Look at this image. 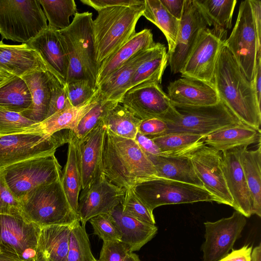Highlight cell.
Instances as JSON below:
<instances>
[{
	"mask_svg": "<svg viewBox=\"0 0 261 261\" xmlns=\"http://www.w3.org/2000/svg\"><path fill=\"white\" fill-rule=\"evenodd\" d=\"M213 83L220 100L235 116L242 123L260 131V105L253 83L224 43L216 63Z\"/></svg>",
	"mask_w": 261,
	"mask_h": 261,
	"instance_id": "cell-1",
	"label": "cell"
},
{
	"mask_svg": "<svg viewBox=\"0 0 261 261\" xmlns=\"http://www.w3.org/2000/svg\"><path fill=\"white\" fill-rule=\"evenodd\" d=\"M102 173L111 182L125 189L158 177L153 165L134 140L116 136L107 128Z\"/></svg>",
	"mask_w": 261,
	"mask_h": 261,
	"instance_id": "cell-2",
	"label": "cell"
},
{
	"mask_svg": "<svg viewBox=\"0 0 261 261\" xmlns=\"http://www.w3.org/2000/svg\"><path fill=\"white\" fill-rule=\"evenodd\" d=\"M144 9L145 0L139 5L109 7L98 12L93 20V31L99 68L135 34Z\"/></svg>",
	"mask_w": 261,
	"mask_h": 261,
	"instance_id": "cell-3",
	"label": "cell"
},
{
	"mask_svg": "<svg viewBox=\"0 0 261 261\" xmlns=\"http://www.w3.org/2000/svg\"><path fill=\"white\" fill-rule=\"evenodd\" d=\"M58 32L69 58L67 84L83 80L97 88L99 68L94 46L92 13H76L70 25Z\"/></svg>",
	"mask_w": 261,
	"mask_h": 261,
	"instance_id": "cell-4",
	"label": "cell"
},
{
	"mask_svg": "<svg viewBox=\"0 0 261 261\" xmlns=\"http://www.w3.org/2000/svg\"><path fill=\"white\" fill-rule=\"evenodd\" d=\"M61 179L33 188L19 200L25 219L41 228L79 220L69 203Z\"/></svg>",
	"mask_w": 261,
	"mask_h": 261,
	"instance_id": "cell-5",
	"label": "cell"
},
{
	"mask_svg": "<svg viewBox=\"0 0 261 261\" xmlns=\"http://www.w3.org/2000/svg\"><path fill=\"white\" fill-rule=\"evenodd\" d=\"M172 105L173 108L162 119L167 125L164 135L181 133L204 137L223 128L242 123L221 100L205 106Z\"/></svg>",
	"mask_w": 261,
	"mask_h": 261,
	"instance_id": "cell-6",
	"label": "cell"
},
{
	"mask_svg": "<svg viewBox=\"0 0 261 261\" xmlns=\"http://www.w3.org/2000/svg\"><path fill=\"white\" fill-rule=\"evenodd\" d=\"M47 28L39 0H0L2 39L28 43Z\"/></svg>",
	"mask_w": 261,
	"mask_h": 261,
	"instance_id": "cell-7",
	"label": "cell"
},
{
	"mask_svg": "<svg viewBox=\"0 0 261 261\" xmlns=\"http://www.w3.org/2000/svg\"><path fill=\"white\" fill-rule=\"evenodd\" d=\"M70 132L65 129L52 135L37 132L0 135V170L31 158L55 153L58 147L68 143Z\"/></svg>",
	"mask_w": 261,
	"mask_h": 261,
	"instance_id": "cell-8",
	"label": "cell"
},
{
	"mask_svg": "<svg viewBox=\"0 0 261 261\" xmlns=\"http://www.w3.org/2000/svg\"><path fill=\"white\" fill-rule=\"evenodd\" d=\"M0 172L7 187L19 201L33 188L61 179L62 173L55 153L10 165Z\"/></svg>",
	"mask_w": 261,
	"mask_h": 261,
	"instance_id": "cell-9",
	"label": "cell"
},
{
	"mask_svg": "<svg viewBox=\"0 0 261 261\" xmlns=\"http://www.w3.org/2000/svg\"><path fill=\"white\" fill-rule=\"evenodd\" d=\"M133 190L141 201L151 212L164 205L215 201L203 188L162 177L135 185Z\"/></svg>",
	"mask_w": 261,
	"mask_h": 261,
	"instance_id": "cell-10",
	"label": "cell"
},
{
	"mask_svg": "<svg viewBox=\"0 0 261 261\" xmlns=\"http://www.w3.org/2000/svg\"><path fill=\"white\" fill-rule=\"evenodd\" d=\"M41 229L22 215L0 214L1 252L20 261H36Z\"/></svg>",
	"mask_w": 261,
	"mask_h": 261,
	"instance_id": "cell-11",
	"label": "cell"
},
{
	"mask_svg": "<svg viewBox=\"0 0 261 261\" xmlns=\"http://www.w3.org/2000/svg\"><path fill=\"white\" fill-rule=\"evenodd\" d=\"M224 44L231 53L247 78L253 82L257 51L261 44L257 39L249 0L242 1L237 21Z\"/></svg>",
	"mask_w": 261,
	"mask_h": 261,
	"instance_id": "cell-12",
	"label": "cell"
},
{
	"mask_svg": "<svg viewBox=\"0 0 261 261\" xmlns=\"http://www.w3.org/2000/svg\"><path fill=\"white\" fill-rule=\"evenodd\" d=\"M226 31L207 27L200 33L180 73L214 84L215 70L221 47L226 40Z\"/></svg>",
	"mask_w": 261,
	"mask_h": 261,
	"instance_id": "cell-13",
	"label": "cell"
},
{
	"mask_svg": "<svg viewBox=\"0 0 261 261\" xmlns=\"http://www.w3.org/2000/svg\"><path fill=\"white\" fill-rule=\"evenodd\" d=\"M203 187L215 201L232 207L233 200L226 186L221 166V152L203 141L188 153Z\"/></svg>",
	"mask_w": 261,
	"mask_h": 261,
	"instance_id": "cell-14",
	"label": "cell"
},
{
	"mask_svg": "<svg viewBox=\"0 0 261 261\" xmlns=\"http://www.w3.org/2000/svg\"><path fill=\"white\" fill-rule=\"evenodd\" d=\"M246 217L236 211L228 218L204 223V238L201 248L203 261H218L232 249L246 224Z\"/></svg>",
	"mask_w": 261,
	"mask_h": 261,
	"instance_id": "cell-15",
	"label": "cell"
},
{
	"mask_svg": "<svg viewBox=\"0 0 261 261\" xmlns=\"http://www.w3.org/2000/svg\"><path fill=\"white\" fill-rule=\"evenodd\" d=\"M209 24L195 0H185L176 44L168 55L172 73L180 72L200 33Z\"/></svg>",
	"mask_w": 261,
	"mask_h": 261,
	"instance_id": "cell-16",
	"label": "cell"
},
{
	"mask_svg": "<svg viewBox=\"0 0 261 261\" xmlns=\"http://www.w3.org/2000/svg\"><path fill=\"white\" fill-rule=\"evenodd\" d=\"M125 190L111 182L103 173L82 190L78 206V216L82 225L85 226L93 217L111 213L121 203Z\"/></svg>",
	"mask_w": 261,
	"mask_h": 261,
	"instance_id": "cell-17",
	"label": "cell"
},
{
	"mask_svg": "<svg viewBox=\"0 0 261 261\" xmlns=\"http://www.w3.org/2000/svg\"><path fill=\"white\" fill-rule=\"evenodd\" d=\"M119 103L141 120L154 118L162 119L173 108L167 94L158 83L130 89Z\"/></svg>",
	"mask_w": 261,
	"mask_h": 261,
	"instance_id": "cell-18",
	"label": "cell"
},
{
	"mask_svg": "<svg viewBox=\"0 0 261 261\" xmlns=\"http://www.w3.org/2000/svg\"><path fill=\"white\" fill-rule=\"evenodd\" d=\"M106 128L101 120L82 138H77V154L82 190L103 173L102 154Z\"/></svg>",
	"mask_w": 261,
	"mask_h": 261,
	"instance_id": "cell-19",
	"label": "cell"
},
{
	"mask_svg": "<svg viewBox=\"0 0 261 261\" xmlns=\"http://www.w3.org/2000/svg\"><path fill=\"white\" fill-rule=\"evenodd\" d=\"M243 147L221 152V166L232 198V207L249 218L253 214L252 201L240 160Z\"/></svg>",
	"mask_w": 261,
	"mask_h": 261,
	"instance_id": "cell-20",
	"label": "cell"
},
{
	"mask_svg": "<svg viewBox=\"0 0 261 261\" xmlns=\"http://www.w3.org/2000/svg\"><path fill=\"white\" fill-rule=\"evenodd\" d=\"M27 44L39 54L48 71L66 86L69 61L65 44L59 32L47 28Z\"/></svg>",
	"mask_w": 261,
	"mask_h": 261,
	"instance_id": "cell-21",
	"label": "cell"
},
{
	"mask_svg": "<svg viewBox=\"0 0 261 261\" xmlns=\"http://www.w3.org/2000/svg\"><path fill=\"white\" fill-rule=\"evenodd\" d=\"M167 89V95L174 105L205 106L220 101L213 84L196 79H179L170 82Z\"/></svg>",
	"mask_w": 261,
	"mask_h": 261,
	"instance_id": "cell-22",
	"label": "cell"
},
{
	"mask_svg": "<svg viewBox=\"0 0 261 261\" xmlns=\"http://www.w3.org/2000/svg\"><path fill=\"white\" fill-rule=\"evenodd\" d=\"M0 69L21 77L34 70H47L39 54L28 44L9 45L2 41H0Z\"/></svg>",
	"mask_w": 261,
	"mask_h": 261,
	"instance_id": "cell-23",
	"label": "cell"
},
{
	"mask_svg": "<svg viewBox=\"0 0 261 261\" xmlns=\"http://www.w3.org/2000/svg\"><path fill=\"white\" fill-rule=\"evenodd\" d=\"M30 90L32 103L20 114L39 123L46 119L51 96L50 72L45 69L31 71L21 76Z\"/></svg>",
	"mask_w": 261,
	"mask_h": 261,
	"instance_id": "cell-24",
	"label": "cell"
},
{
	"mask_svg": "<svg viewBox=\"0 0 261 261\" xmlns=\"http://www.w3.org/2000/svg\"><path fill=\"white\" fill-rule=\"evenodd\" d=\"M121 237L120 242L129 252L139 250L157 233L158 227L139 221L122 213L121 203L110 213Z\"/></svg>",
	"mask_w": 261,
	"mask_h": 261,
	"instance_id": "cell-25",
	"label": "cell"
},
{
	"mask_svg": "<svg viewBox=\"0 0 261 261\" xmlns=\"http://www.w3.org/2000/svg\"><path fill=\"white\" fill-rule=\"evenodd\" d=\"M74 223L41 228L36 261H67L69 236Z\"/></svg>",
	"mask_w": 261,
	"mask_h": 261,
	"instance_id": "cell-26",
	"label": "cell"
},
{
	"mask_svg": "<svg viewBox=\"0 0 261 261\" xmlns=\"http://www.w3.org/2000/svg\"><path fill=\"white\" fill-rule=\"evenodd\" d=\"M168 58L166 47L162 43L155 42L147 49L135 71L130 89L152 83L160 84Z\"/></svg>",
	"mask_w": 261,
	"mask_h": 261,
	"instance_id": "cell-27",
	"label": "cell"
},
{
	"mask_svg": "<svg viewBox=\"0 0 261 261\" xmlns=\"http://www.w3.org/2000/svg\"><path fill=\"white\" fill-rule=\"evenodd\" d=\"M156 170L158 177L176 180L203 187L189 156L154 155L146 153Z\"/></svg>",
	"mask_w": 261,
	"mask_h": 261,
	"instance_id": "cell-28",
	"label": "cell"
},
{
	"mask_svg": "<svg viewBox=\"0 0 261 261\" xmlns=\"http://www.w3.org/2000/svg\"><path fill=\"white\" fill-rule=\"evenodd\" d=\"M260 131L241 123L223 128L205 136L203 143L218 151L248 146L260 141Z\"/></svg>",
	"mask_w": 261,
	"mask_h": 261,
	"instance_id": "cell-29",
	"label": "cell"
},
{
	"mask_svg": "<svg viewBox=\"0 0 261 261\" xmlns=\"http://www.w3.org/2000/svg\"><path fill=\"white\" fill-rule=\"evenodd\" d=\"M155 42L149 29L136 33L110 59L99 67L97 76V86L109 75L119 69L133 56L152 46Z\"/></svg>",
	"mask_w": 261,
	"mask_h": 261,
	"instance_id": "cell-30",
	"label": "cell"
},
{
	"mask_svg": "<svg viewBox=\"0 0 261 261\" xmlns=\"http://www.w3.org/2000/svg\"><path fill=\"white\" fill-rule=\"evenodd\" d=\"M146 49L135 54L97 86L102 99L119 102L124 94L130 89L133 76Z\"/></svg>",
	"mask_w": 261,
	"mask_h": 261,
	"instance_id": "cell-31",
	"label": "cell"
},
{
	"mask_svg": "<svg viewBox=\"0 0 261 261\" xmlns=\"http://www.w3.org/2000/svg\"><path fill=\"white\" fill-rule=\"evenodd\" d=\"M100 95L98 91L89 100L78 107H73L70 103L62 110L57 112L39 123L36 131L48 135L63 130L73 132L82 117L98 101Z\"/></svg>",
	"mask_w": 261,
	"mask_h": 261,
	"instance_id": "cell-32",
	"label": "cell"
},
{
	"mask_svg": "<svg viewBox=\"0 0 261 261\" xmlns=\"http://www.w3.org/2000/svg\"><path fill=\"white\" fill-rule=\"evenodd\" d=\"M77 141L75 134L70 130L68 143L67 159L61 180L69 203L79 218V199L80 192L82 189V183L77 154Z\"/></svg>",
	"mask_w": 261,
	"mask_h": 261,
	"instance_id": "cell-33",
	"label": "cell"
},
{
	"mask_svg": "<svg viewBox=\"0 0 261 261\" xmlns=\"http://www.w3.org/2000/svg\"><path fill=\"white\" fill-rule=\"evenodd\" d=\"M240 160L252 201L253 214L261 217V144L255 150L243 146Z\"/></svg>",
	"mask_w": 261,
	"mask_h": 261,
	"instance_id": "cell-34",
	"label": "cell"
},
{
	"mask_svg": "<svg viewBox=\"0 0 261 261\" xmlns=\"http://www.w3.org/2000/svg\"><path fill=\"white\" fill-rule=\"evenodd\" d=\"M32 103L29 87L21 76L13 75L0 84L1 108L20 113Z\"/></svg>",
	"mask_w": 261,
	"mask_h": 261,
	"instance_id": "cell-35",
	"label": "cell"
},
{
	"mask_svg": "<svg viewBox=\"0 0 261 261\" xmlns=\"http://www.w3.org/2000/svg\"><path fill=\"white\" fill-rule=\"evenodd\" d=\"M142 16L162 32L168 43V54L172 53L177 38L179 21L168 12L160 0H145Z\"/></svg>",
	"mask_w": 261,
	"mask_h": 261,
	"instance_id": "cell-36",
	"label": "cell"
},
{
	"mask_svg": "<svg viewBox=\"0 0 261 261\" xmlns=\"http://www.w3.org/2000/svg\"><path fill=\"white\" fill-rule=\"evenodd\" d=\"M209 26L226 31L232 27L236 0H195Z\"/></svg>",
	"mask_w": 261,
	"mask_h": 261,
	"instance_id": "cell-37",
	"label": "cell"
},
{
	"mask_svg": "<svg viewBox=\"0 0 261 261\" xmlns=\"http://www.w3.org/2000/svg\"><path fill=\"white\" fill-rule=\"evenodd\" d=\"M107 128L119 137L134 140L141 120L119 103L102 120Z\"/></svg>",
	"mask_w": 261,
	"mask_h": 261,
	"instance_id": "cell-38",
	"label": "cell"
},
{
	"mask_svg": "<svg viewBox=\"0 0 261 261\" xmlns=\"http://www.w3.org/2000/svg\"><path fill=\"white\" fill-rule=\"evenodd\" d=\"M201 135L189 134H169L149 138L160 149L162 155L180 156L192 150L202 142Z\"/></svg>",
	"mask_w": 261,
	"mask_h": 261,
	"instance_id": "cell-39",
	"label": "cell"
},
{
	"mask_svg": "<svg viewBox=\"0 0 261 261\" xmlns=\"http://www.w3.org/2000/svg\"><path fill=\"white\" fill-rule=\"evenodd\" d=\"M48 21V28L56 31L64 30L70 24L69 18L76 12L73 0H39Z\"/></svg>",
	"mask_w": 261,
	"mask_h": 261,
	"instance_id": "cell-40",
	"label": "cell"
},
{
	"mask_svg": "<svg viewBox=\"0 0 261 261\" xmlns=\"http://www.w3.org/2000/svg\"><path fill=\"white\" fill-rule=\"evenodd\" d=\"M67 261H98L92 253L85 226L79 220L74 222L70 231Z\"/></svg>",
	"mask_w": 261,
	"mask_h": 261,
	"instance_id": "cell-41",
	"label": "cell"
},
{
	"mask_svg": "<svg viewBox=\"0 0 261 261\" xmlns=\"http://www.w3.org/2000/svg\"><path fill=\"white\" fill-rule=\"evenodd\" d=\"M119 103L115 101L100 99L81 119L73 132L77 139L82 138L92 129L97 124L102 120L107 113Z\"/></svg>",
	"mask_w": 261,
	"mask_h": 261,
	"instance_id": "cell-42",
	"label": "cell"
},
{
	"mask_svg": "<svg viewBox=\"0 0 261 261\" xmlns=\"http://www.w3.org/2000/svg\"><path fill=\"white\" fill-rule=\"evenodd\" d=\"M38 124L23 116L20 113L0 108V135L36 132Z\"/></svg>",
	"mask_w": 261,
	"mask_h": 261,
	"instance_id": "cell-43",
	"label": "cell"
},
{
	"mask_svg": "<svg viewBox=\"0 0 261 261\" xmlns=\"http://www.w3.org/2000/svg\"><path fill=\"white\" fill-rule=\"evenodd\" d=\"M121 204L123 214L144 223L155 224L153 212L150 211L138 198L133 187L126 189Z\"/></svg>",
	"mask_w": 261,
	"mask_h": 261,
	"instance_id": "cell-44",
	"label": "cell"
},
{
	"mask_svg": "<svg viewBox=\"0 0 261 261\" xmlns=\"http://www.w3.org/2000/svg\"><path fill=\"white\" fill-rule=\"evenodd\" d=\"M89 221L93 227L94 233L103 242L120 241V234L110 213L97 215Z\"/></svg>",
	"mask_w": 261,
	"mask_h": 261,
	"instance_id": "cell-45",
	"label": "cell"
},
{
	"mask_svg": "<svg viewBox=\"0 0 261 261\" xmlns=\"http://www.w3.org/2000/svg\"><path fill=\"white\" fill-rule=\"evenodd\" d=\"M68 100L73 107H78L91 98L97 92V88L86 80H78L66 85Z\"/></svg>",
	"mask_w": 261,
	"mask_h": 261,
	"instance_id": "cell-46",
	"label": "cell"
},
{
	"mask_svg": "<svg viewBox=\"0 0 261 261\" xmlns=\"http://www.w3.org/2000/svg\"><path fill=\"white\" fill-rule=\"evenodd\" d=\"M50 76L51 96L46 119L62 110L70 103L67 97L66 86L51 72Z\"/></svg>",
	"mask_w": 261,
	"mask_h": 261,
	"instance_id": "cell-47",
	"label": "cell"
},
{
	"mask_svg": "<svg viewBox=\"0 0 261 261\" xmlns=\"http://www.w3.org/2000/svg\"><path fill=\"white\" fill-rule=\"evenodd\" d=\"M0 214L22 215L19 201L13 195L7 187L1 172Z\"/></svg>",
	"mask_w": 261,
	"mask_h": 261,
	"instance_id": "cell-48",
	"label": "cell"
},
{
	"mask_svg": "<svg viewBox=\"0 0 261 261\" xmlns=\"http://www.w3.org/2000/svg\"><path fill=\"white\" fill-rule=\"evenodd\" d=\"M128 248L120 241L103 242L98 261H124Z\"/></svg>",
	"mask_w": 261,
	"mask_h": 261,
	"instance_id": "cell-49",
	"label": "cell"
},
{
	"mask_svg": "<svg viewBox=\"0 0 261 261\" xmlns=\"http://www.w3.org/2000/svg\"><path fill=\"white\" fill-rule=\"evenodd\" d=\"M167 130L166 122L156 118L141 120L138 128L140 133L148 138L163 135Z\"/></svg>",
	"mask_w": 261,
	"mask_h": 261,
	"instance_id": "cell-50",
	"label": "cell"
},
{
	"mask_svg": "<svg viewBox=\"0 0 261 261\" xmlns=\"http://www.w3.org/2000/svg\"><path fill=\"white\" fill-rule=\"evenodd\" d=\"M81 2L98 12L109 7L139 5L144 3V0H81Z\"/></svg>",
	"mask_w": 261,
	"mask_h": 261,
	"instance_id": "cell-51",
	"label": "cell"
},
{
	"mask_svg": "<svg viewBox=\"0 0 261 261\" xmlns=\"http://www.w3.org/2000/svg\"><path fill=\"white\" fill-rule=\"evenodd\" d=\"M252 246L249 244L241 248L232 250L218 261H251Z\"/></svg>",
	"mask_w": 261,
	"mask_h": 261,
	"instance_id": "cell-52",
	"label": "cell"
},
{
	"mask_svg": "<svg viewBox=\"0 0 261 261\" xmlns=\"http://www.w3.org/2000/svg\"><path fill=\"white\" fill-rule=\"evenodd\" d=\"M134 140L145 153L154 155H161L160 149L152 140L139 132Z\"/></svg>",
	"mask_w": 261,
	"mask_h": 261,
	"instance_id": "cell-53",
	"label": "cell"
},
{
	"mask_svg": "<svg viewBox=\"0 0 261 261\" xmlns=\"http://www.w3.org/2000/svg\"><path fill=\"white\" fill-rule=\"evenodd\" d=\"M185 0H160L168 12L178 20H180Z\"/></svg>",
	"mask_w": 261,
	"mask_h": 261,
	"instance_id": "cell-54",
	"label": "cell"
},
{
	"mask_svg": "<svg viewBox=\"0 0 261 261\" xmlns=\"http://www.w3.org/2000/svg\"><path fill=\"white\" fill-rule=\"evenodd\" d=\"M257 39L261 41V2L249 0Z\"/></svg>",
	"mask_w": 261,
	"mask_h": 261,
	"instance_id": "cell-55",
	"label": "cell"
},
{
	"mask_svg": "<svg viewBox=\"0 0 261 261\" xmlns=\"http://www.w3.org/2000/svg\"><path fill=\"white\" fill-rule=\"evenodd\" d=\"M256 62L253 81L258 102L260 105L261 99V50L257 51Z\"/></svg>",
	"mask_w": 261,
	"mask_h": 261,
	"instance_id": "cell-56",
	"label": "cell"
},
{
	"mask_svg": "<svg viewBox=\"0 0 261 261\" xmlns=\"http://www.w3.org/2000/svg\"><path fill=\"white\" fill-rule=\"evenodd\" d=\"M251 261H261V245L254 247L252 250Z\"/></svg>",
	"mask_w": 261,
	"mask_h": 261,
	"instance_id": "cell-57",
	"label": "cell"
},
{
	"mask_svg": "<svg viewBox=\"0 0 261 261\" xmlns=\"http://www.w3.org/2000/svg\"><path fill=\"white\" fill-rule=\"evenodd\" d=\"M124 261H140V259L137 254L128 252L125 256Z\"/></svg>",
	"mask_w": 261,
	"mask_h": 261,
	"instance_id": "cell-58",
	"label": "cell"
},
{
	"mask_svg": "<svg viewBox=\"0 0 261 261\" xmlns=\"http://www.w3.org/2000/svg\"><path fill=\"white\" fill-rule=\"evenodd\" d=\"M13 75L10 74L8 72L0 69V84L9 79Z\"/></svg>",
	"mask_w": 261,
	"mask_h": 261,
	"instance_id": "cell-59",
	"label": "cell"
},
{
	"mask_svg": "<svg viewBox=\"0 0 261 261\" xmlns=\"http://www.w3.org/2000/svg\"><path fill=\"white\" fill-rule=\"evenodd\" d=\"M0 261H20L13 258H12L8 255L0 252Z\"/></svg>",
	"mask_w": 261,
	"mask_h": 261,
	"instance_id": "cell-60",
	"label": "cell"
},
{
	"mask_svg": "<svg viewBox=\"0 0 261 261\" xmlns=\"http://www.w3.org/2000/svg\"><path fill=\"white\" fill-rule=\"evenodd\" d=\"M0 252H1V250H0Z\"/></svg>",
	"mask_w": 261,
	"mask_h": 261,
	"instance_id": "cell-61",
	"label": "cell"
}]
</instances>
